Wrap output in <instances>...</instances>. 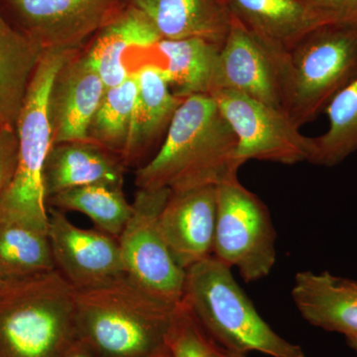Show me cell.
Returning a JSON list of instances; mask_svg holds the SVG:
<instances>
[{
    "mask_svg": "<svg viewBox=\"0 0 357 357\" xmlns=\"http://www.w3.org/2000/svg\"><path fill=\"white\" fill-rule=\"evenodd\" d=\"M159 151L136 170L137 189L184 191L237 178V140L213 96L183 100Z\"/></svg>",
    "mask_w": 357,
    "mask_h": 357,
    "instance_id": "cell-1",
    "label": "cell"
},
{
    "mask_svg": "<svg viewBox=\"0 0 357 357\" xmlns=\"http://www.w3.org/2000/svg\"><path fill=\"white\" fill-rule=\"evenodd\" d=\"M77 340L98 357H146L166 344L178 305L141 288L126 275L75 291Z\"/></svg>",
    "mask_w": 357,
    "mask_h": 357,
    "instance_id": "cell-2",
    "label": "cell"
},
{
    "mask_svg": "<svg viewBox=\"0 0 357 357\" xmlns=\"http://www.w3.org/2000/svg\"><path fill=\"white\" fill-rule=\"evenodd\" d=\"M76 340L75 290L57 270L0 282V357H61Z\"/></svg>",
    "mask_w": 357,
    "mask_h": 357,
    "instance_id": "cell-3",
    "label": "cell"
},
{
    "mask_svg": "<svg viewBox=\"0 0 357 357\" xmlns=\"http://www.w3.org/2000/svg\"><path fill=\"white\" fill-rule=\"evenodd\" d=\"M276 68L284 112L301 128L357 79V22L319 26Z\"/></svg>",
    "mask_w": 357,
    "mask_h": 357,
    "instance_id": "cell-4",
    "label": "cell"
},
{
    "mask_svg": "<svg viewBox=\"0 0 357 357\" xmlns=\"http://www.w3.org/2000/svg\"><path fill=\"white\" fill-rule=\"evenodd\" d=\"M183 300L211 337L229 351L307 357L302 347L272 330L237 284L231 268L213 256L187 270Z\"/></svg>",
    "mask_w": 357,
    "mask_h": 357,
    "instance_id": "cell-5",
    "label": "cell"
},
{
    "mask_svg": "<svg viewBox=\"0 0 357 357\" xmlns=\"http://www.w3.org/2000/svg\"><path fill=\"white\" fill-rule=\"evenodd\" d=\"M79 50L44 51L35 70L16 124L17 163L0 199V220L22 223L48 232L44 169L52 147L49 93L58 70Z\"/></svg>",
    "mask_w": 357,
    "mask_h": 357,
    "instance_id": "cell-6",
    "label": "cell"
},
{
    "mask_svg": "<svg viewBox=\"0 0 357 357\" xmlns=\"http://www.w3.org/2000/svg\"><path fill=\"white\" fill-rule=\"evenodd\" d=\"M276 231L266 204L239 182L217 185V223L213 256L236 267L245 282L265 278L276 262Z\"/></svg>",
    "mask_w": 357,
    "mask_h": 357,
    "instance_id": "cell-7",
    "label": "cell"
},
{
    "mask_svg": "<svg viewBox=\"0 0 357 357\" xmlns=\"http://www.w3.org/2000/svg\"><path fill=\"white\" fill-rule=\"evenodd\" d=\"M170 195L168 189H138L131 217L117 239L129 278L155 297L178 305L184 299L187 271L176 262L160 227Z\"/></svg>",
    "mask_w": 357,
    "mask_h": 357,
    "instance_id": "cell-8",
    "label": "cell"
},
{
    "mask_svg": "<svg viewBox=\"0 0 357 357\" xmlns=\"http://www.w3.org/2000/svg\"><path fill=\"white\" fill-rule=\"evenodd\" d=\"M130 0H0V14L43 51L77 50Z\"/></svg>",
    "mask_w": 357,
    "mask_h": 357,
    "instance_id": "cell-9",
    "label": "cell"
},
{
    "mask_svg": "<svg viewBox=\"0 0 357 357\" xmlns=\"http://www.w3.org/2000/svg\"><path fill=\"white\" fill-rule=\"evenodd\" d=\"M211 96L236 134L243 165L249 160L284 165L307 162L311 137L303 135L285 112L230 89Z\"/></svg>",
    "mask_w": 357,
    "mask_h": 357,
    "instance_id": "cell-10",
    "label": "cell"
},
{
    "mask_svg": "<svg viewBox=\"0 0 357 357\" xmlns=\"http://www.w3.org/2000/svg\"><path fill=\"white\" fill-rule=\"evenodd\" d=\"M48 211L54 264L70 287L91 290L126 276L116 237L77 227L57 208L48 206Z\"/></svg>",
    "mask_w": 357,
    "mask_h": 357,
    "instance_id": "cell-11",
    "label": "cell"
},
{
    "mask_svg": "<svg viewBox=\"0 0 357 357\" xmlns=\"http://www.w3.org/2000/svg\"><path fill=\"white\" fill-rule=\"evenodd\" d=\"M107 89L86 52L79 49L58 70L49 93L52 145L89 141V126Z\"/></svg>",
    "mask_w": 357,
    "mask_h": 357,
    "instance_id": "cell-12",
    "label": "cell"
},
{
    "mask_svg": "<svg viewBox=\"0 0 357 357\" xmlns=\"http://www.w3.org/2000/svg\"><path fill=\"white\" fill-rule=\"evenodd\" d=\"M217 223V185L171 192L160 227L178 266L187 271L213 256Z\"/></svg>",
    "mask_w": 357,
    "mask_h": 357,
    "instance_id": "cell-13",
    "label": "cell"
},
{
    "mask_svg": "<svg viewBox=\"0 0 357 357\" xmlns=\"http://www.w3.org/2000/svg\"><path fill=\"white\" fill-rule=\"evenodd\" d=\"M220 89L237 91L284 112L274 61L234 18L218 56L215 91Z\"/></svg>",
    "mask_w": 357,
    "mask_h": 357,
    "instance_id": "cell-14",
    "label": "cell"
},
{
    "mask_svg": "<svg viewBox=\"0 0 357 357\" xmlns=\"http://www.w3.org/2000/svg\"><path fill=\"white\" fill-rule=\"evenodd\" d=\"M230 17L266 49L275 66L319 26L333 22L297 0H225Z\"/></svg>",
    "mask_w": 357,
    "mask_h": 357,
    "instance_id": "cell-15",
    "label": "cell"
},
{
    "mask_svg": "<svg viewBox=\"0 0 357 357\" xmlns=\"http://www.w3.org/2000/svg\"><path fill=\"white\" fill-rule=\"evenodd\" d=\"M292 298L307 323L357 340V281L326 271L299 272Z\"/></svg>",
    "mask_w": 357,
    "mask_h": 357,
    "instance_id": "cell-16",
    "label": "cell"
},
{
    "mask_svg": "<svg viewBox=\"0 0 357 357\" xmlns=\"http://www.w3.org/2000/svg\"><path fill=\"white\" fill-rule=\"evenodd\" d=\"M126 168L121 157L91 141L52 145L44 169L46 198L84 185H123Z\"/></svg>",
    "mask_w": 357,
    "mask_h": 357,
    "instance_id": "cell-17",
    "label": "cell"
},
{
    "mask_svg": "<svg viewBox=\"0 0 357 357\" xmlns=\"http://www.w3.org/2000/svg\"><path fill=\"white\" fill-rule=\"evenodd\" d=\"M162 39L199 38L222 46L231 17L225 0H130Z\"/></svg>",
    "mask_w": 357,
    "mask_h": 357,
    "instance_id": "cell-18",
    "label": "cell"
},
{
    "mask_svg": "<svg viewBox=\"0 0 357 357\" xmlns=\"http://www.w3.org/2000/svg\"><path fill=\"white\" fill-rule=\"evenodd\" d=\"M137 98L126 167L137 166L167 132L182 98L174 95L163 70L150 63L135 70Z\"/></svg>",
    "mask_w": 357,
    "mask_h": 357,
    "instance_id": "cell-19",
    "label": "cell"
},
{
    "mask_svg": "<svg viewBox=\"0 0 357 357\" xmlns=\"http://www.w3.org/2000/svg\"><path fill=\"white\" fill-rule=\"evenodd\" d=\"M162 37L154 25L135 7L129 6L114 21L96 33L86 51L107 89L128 79L124 55L129 51H150Z\"/></svg>",
    "mask_w": 357,
    "mask_h": 357,
    "instance_id": "cell-20",
    "label": "cell"
},
{
    "mask_svg": "<svg viewBox=\"0 0 357 357\" xmlns=\"http://www.w3.org/2000/svg\"><path fill=\"white\" fill-rule=\"evenodd\" d=\"M222 46L199 38L160 40L152 50L163 59L159 66L174 95L213 96L215 91L218 56Z\"/></svg>",
    "mask_w": 357,
    "mask_h": 357,
    "instance_id": "cell-21",
    "label": "cell"
},
{
    "mask_svg": "<svg viewBox=\"0 0 357 357\" xmlns=\"http://www.w3.org/2000/svg\"><path fill=\"white\" fill-rule=\"evenodd\" d=\"M43 53L0 14V128H16L28 86Z\"/></svg>",
    "mask_w": 357,
    "mask_h": 357,
    "instance_id": "cell-22",
    "label": "cell"
},
{
    "mask_svg": "<svg viewBox=\"0 0 357 357\" xmlns=\"http://www.w3.org/2000/svg\"><path fill=\"white\" fill-rule=\"evenodd\" d=\"M51 208L86 215L96 229L119 238L132 213L123 185L93 184L74 188L47 199Z\"/></svg>",
    "mask_w": 357,
    "mask_h": 357,
    "instance_id": "cell-23",
    "label": "cell"
},
{
    "mask_svg": "<svg viewBox=\"0 0 357 357\" xmlns=\"http://www.w3.org/2000/svg\"><path fill=\"white\" fill-rule=\"evenodd\" d=\"M56 270L48 232L0 220V279L13 280Z\"/></svg>",
    "mask_w": 357,
    "mask_h": 357,
    "instance_id": "cell-24",
    "label": "cell"
},
{
    "mask_svg": "<svg viewBox=\"0 0 357 357\" xmlns=\"http://www.w3.org/2000/svg\"><path fill=\"white\" fill-rule=\"evenodd\" d=\"M137 98L135 72L116 86L107 89L89 128V141L126 161L132 134ZM126 164V163H124Z\"/></svg>",
    "mask_w": 357,
    "mask_h": 357,
    "instance_id": "cell-25",
    "label": "cell"
},
{
    "mask_svg": "<svg viewBox=\"0 0 357 357\" xmlns=\"http://www.w3.org/2000/svg\"><path fill=\"white\" fill-rule=\"evenodd\" d=\"M328 128L311 137L309 163L335 167L357 152V79L333 98L325 110Z\"/></svg>",
    "mask_w": 357,
    "mask_h": 357,
    "instance_id": "cell-26",
    "label": "cell"
},
{
    "mask_svg": "<svg viewBox=\"0 0 357 357\" xmlns=\"http://www.w3.org/2000/svg\"><path fill=\"white\" fill-rule=\"evenodd\" d=\"M166 344L174 357H248L218 344L204 330L184 300L174 312Z\"/></svg>",
    "mask_w": 357,
    "mask_h": 357,
    "instance_id": "cell-27",
    "label": "cell"
},
{
    "mask_svg": "<svg viewBox=\"0 0 357 357\" xmlns=\"http://www.w3.org/2000/svg\"><path fill=\"white\" fill-rule=\"evenodd\" d=\"M17 155L16 128H0V199L13 177Z\"/></svg>",
    "mask_w": 357,
    "mask_h": 357,
    "instance_id": "cell-28",
    "label": "cell"
},
{
    "mask_svg": "<svg viewBox=\"0 0 357 357\" xmlns=\"http://www.w3.org/2000/svg\"><path fill=\"white\" fill-rule=\"evenodd\" d=\"M333 22H357V0H297Z\"/></svg>",
    "mask_w": 357,
    "mask_h": 357,
    "instance_id": "cell-29",
    "label": "cell"
},
{
    "mask_svg": "<svg viewBox=\"0 0 357 357\" xmlns=\"http://www.w3.org/2000/svg\"><path fill=\"white\" fill-rule=\"evenodd\" d=\"M61 357H98L88 345L79 340H75Z\"/></svg>",
    "mask_w": 357,
    "mask_h": 357,
    "instance_id": "cell-30",
    "label": "cell"
},
{
    "mask_svg": "<svg viewBox=\"0 0 357 357\" xmlns=\"http://www.w3.org/2000/svg\"><path fill=\"white\" fill-rule=\"evenodd\" d=\"M146 357H174L172 352H171L170 349H169L168 345L165 344L164 347H162L161 349H159L158 351L153 352V354H150Z\"/></svg>",
    "mask_w": 357,
    "mask_h": 357,
    "instance_id": "cell-31",
    "label": "cell"
},
{
    "mask_svg": "<svg viewBox=\"0 0 357 357\" xmlns=\"http://www.w3.org/2000/svg\"><path fill=\"white\" fill-rule=\"evenodd\" d=\"M349 344H351L352 349L357 352V340H349Z\"/></svg>",
    "mask_w": 357,
    "mask_h": 357,
    "instance_id": "cell-32",
    "label": "cell"
},
{
    "mask_svg": "<svg viewBox=\"0 0 357 357\" xmlns=\"http://www.w3.org/2000/svg\"><path fill=\"white\" fill-rule=\"evenodd\" d=\"M1 281H3V280H1V279H0V282H1Z\"/></svg>",
    "mask_w": 357,
    "mask_h": 357,
    "instance_id": "cell-33",
    "label": "cell"
}]
</instances>
